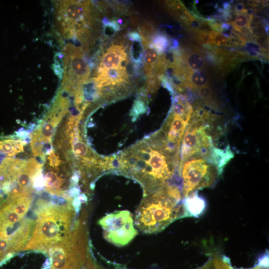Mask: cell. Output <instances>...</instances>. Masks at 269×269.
Masks as SVG:
<instances>
[{"label": "cell", "mask_w": 269, "mask_h": 269, "mask_svg": "<svg viewBox=\"0 0 269 269\" xmlns=\"http://www.w3.org/2000/svg\"><path fill=\"white\" fill-rule=\"evenodd\" d=\"M250 269H269V266H262L257 264L255 267H254L253 268Z\"/></svg>", "instance_id": "20"}, {"label": "cell", "mask_w": 269, "mask_h": 269, "mask_svg": "<svg viewBox=\"0 0 269 269\" xmlns=\"http://www.w3.org/2000/svg\"><path fill=\"white\" fill-rule=\"evenodd\" d=\"M220 176L216 166L205 157L194 156L185 160L178 170L183 199L195 191L214 186Z\"/></svg>", "instance_id": "4"}, {"label": "cell", "mask_w": 269, "mask_h": 269, "mask_svg": "<svg viewBox=\"0 0 269 269\" xmlns=\"http://www.w3.org/2000/svg\"><path fill=\"white\" fill-rule=\"evenodd\" d=\"M206 43L217 46L233 45L229 41L227 36L221 32L216 31H211L209 32Z\"/></svg>", "instance_id": "13"}, {"label": "cell", "mask_w": 269, "mask_h": 269, "mask_svg": "<svg viewBox=\"0 0 269 269\" xmlns=\"http://www.w3.org/2000/svg\"><path fill=\"white\" fill-rule=\"evenodd\" d=\"M194 110L187 96L180 94L173 98L168 116L159 132L169 146L179 152L181 141Z\"/></svg>", "instance_id": "5"}, {"label": "cell", "mask_w": 269, "mask_h": 269, "mask_svg": "<svg viewBox=\"0 0 269 269\" xmlns=\"http://www.w3.org/2000/svg\"><path fill=\"white\" fill-rule=\"evenodd\" d=\"M183 197L179 186L169 184L143 195L136 210L135 225L145 233L159 232L184 218Z\"/></svg>", "instance_id": "2"}, {"label": "cell", "mask_w": 269, "mask_h": 269, "mask_svg": "<svg viewBox=\"0 0 269 269\" xmlns=\"http://www.w3.org/2000/svg\"><path fill=\"white\" fill-rule=\"evenodd\" d=\"M208 77L206 73L202 70L192 71L186 78V85L198 91L208 85Z\"/></svg>", "instance_id": "12"}, {"label": "cell", "mask_w": 269, "mask_h": 269, "mask_svg": "<svg viewBox=\"0 0 269 269\" xmlns=\"http://www.w3.org/2000/svg\"><path fill=\"white\" fill-rule=\"evenodd\" d=\"M150 41V44L148 41L149 46L154 49L159 54L162 53L168 46L167 38L162 34H156L154 35L152 37Z\"/></svg>", "instance_id": "15"}, {"label": "cell", "mask_w": 269, "mask_h": 269, "mask_svg": "<svg viewBox=\"0 0 269 269\" xmlns=\"http://www.w3.org/2000/svg\"><path fill=\"white\" fill-rule=\"evenodd\" d=\"M179 163V153L158 131L116 157L111 168L138 182L144 195L175 183Z\"/></svg>", "instance_id": "1"}, {"label": "cell", "mask_w": 269, "mask_h": 269, "mask_svg": "<svg viewBox=\"0 0 269 269\" xmlns=\"http://www.w3.org/2000/svg\"><path fill=\"white\" fill-rule=\"evenodd\" d=\"M188 67L192 71L200 70L205 65L203 56L198 52H192L186 57Z\"/></svg>", "instance_id": "14"}, {"label": "cell", "mask_w": 269, "mask_h": 269, "mask_svg": "<svg viewBox=\"0 0 269 269\" xmlns=\"http://www.w3.org/2000/svg\"><path fill=\"white\" fill-rule=\"evenodd\" d=\"M196 269H215L213 266L212 259H210L203 266L199 267Z\"/></svg>", "instance_id": "19"}, {"label": "cell", "mask_w": 269, "mask_h": 269, "mask_svg": "<svg viewBox=\"0 0 269 269\" xmlns=\"http://www.w3.org/2000/svg\"><path fill=\"white\" fill-rule=\"evenodd\" d=\"M64 58L63 87L65 91L74 93L82 89L89 76L90 69L78 47L67 45Z\"/></svg>", "instance_id": "8"}, {"label": "cell", "mask_w": 269, "mask_h": 269, "mask_svg": "<svg viewBox=\"0 0 269 269\" xmlns=\"http://www.w3.org/2000/svg\"><path fill=\"white\" fill-rule=\"evenodd\" d=\"M229 40L232 44L240 46H244L246 43V38L234 30H231Z\"/></svg>", "instance_id": "18"}, {"label": "cell", "mask_w": 269, "mask_h": 269, "mask_svg": "<svg viewBox=\"0 0 269 269\" xmlns=\"http://www.w3.org/2000/svg\"><path fill=\"white\" fill-rule=\"evenodd\" d=\"M90 4L89 1L60 2L57 9V18L63 34L78 38H82L87 34L91 18Z\"/></svg>", "instance_id": "7"}, {"label": "cell", "mask_w": 269, "mask_h": 269, "mask_svg": "<svg viewBox=\"0 0 269 269\" xmlns=\"http://www.w3.org/2000/svg\"><path fill=\"white\" fill-rule=\"evenodd\" d=\"M47 211L41 214L37 223L34 235L35 243L50 245L62 240V238L70 239L77 234L72 237L69 233V225L74 215L71 208L61 209L57 220V209L52 208Z\"/></svg>", "instance_id": "6"}, {"label": "cell", "mask_w": 269, "mask_h": 269, "mask_svg": "<svg viewBox=\"0 0 269 269\" xmlns=\"http://www.w3.org/2000/svg\"><path fill=\"white\" fill-rule=\"evenodd\" d=\"M251 20V18L248 17L244 13L239 14L231 24L233 27L239 32L243 28H248L252 30Z\"/></svg>", "instance_id": "16"}, {"label": "cell", "mask_w": 269, "mask_h": 269, "mask_svg": "<svg viewBox=\"0 0 269 269\" xmlns=\"http://www.w3.org/2000/svg\"><path fill=\"white\" fill-rule=\"evenodd\" d=\"M105 238L119 246L129 243L136 235L131 213L126 210L106 216L100 221Z\"/></svg>", "instance_id": "9"}, {"label": "cell", "mask_w": 269, "mask_h": 269, "mask_svg": "<svg viewBox=\"0 0 269 269\" xmlns=\"http://www.w3.org/2000/svg\"><path fill=\"white\" fill-rule=\"evenodd\" d=\"M219 117L200 108L194 110L192 119L182 137L179 151V166L185 160L194 156L208 159L218 147L216 141L224 129Z\"/></svg>", "instance_id": "3"}, {"label": "cell", "mask_w": 269, "mask_h": 269, "mask_svg": "<svg viewBox=\"0 0 269 269\" xmlns=\"http://www.w3.org/2000/svg\"><path fill=\"white\" fill-rule=\"evenodd\" d=\"M127 53L122 45H113L103 54L98 70L117 69L127 67L128 63Z\"/></svg>", "instance_id": "10"}, {"label": "cell", "mask_w": 269, "mask_h": 269, "mask_svg": "<svg viewBox=\"0 0 269 269\" xmlns=\"http://www.w3.org/2000/svg\"><path fill=\"white\" fill-rule=\"evenodd\" d=\"M184 209V218H198L206 210L207 203L204 198L195 191L182 200Z\"/></svg>", "instance_id": "11"}, {"label": "cell", "mask_w": 269, "mask_h": 269, "mask_svg": "<svg viewBox=\"0 0 269 269\" xmlns=\"http://www.w3.org/2000/svg\"><path fill=\"white\" fill-rule=\"evenodd\" d=\"M212 261L215 269H234L230 259L225 256L214 257Z\"/></svg>", "instance_id": "17"}]
</instances>
